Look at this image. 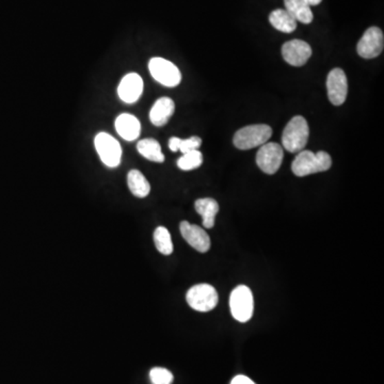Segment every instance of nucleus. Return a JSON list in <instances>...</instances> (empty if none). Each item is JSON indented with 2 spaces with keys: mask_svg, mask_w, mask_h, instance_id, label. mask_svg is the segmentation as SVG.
I'll list each match as a JSON object with an SVG mask.
<instances>
[{
  "mask_svg": "<svg viewBox=\"0 0 384 384\" xmlns=\"http://www.w3.org/2000/svg\"><path fill=\"white\" fill-rule=\"evenodd\" d=\"M332 166V158L327 152L320 151L313 153L311 151H301L297 155L292 164V173L299 178L311 174L326 172Z\"/></svg>",
  "mask_w": 384,
  "mask_h": 384,
  "instance_id": "1",
  "label": "nucleus"
},
{
  "mask_svg": "<svg viewBox=\"0 0 384 384\" xmlns=\"http://www.w3.org/2000/svg\"><path fill=\"white\" fill-rule=\"evenodd\" d=\"M310 128L303 116H294L285 126L282 135V145L290 153H299L303 151L308 145Z\"/></svg>",
  "mask_w": 384,
  "mask_h": 384,
  "instance_id": "2",
  "label": "nucleus"
},
{
  "mask_svg": "<svg viewBox=\"0 0 384 384\" xmlns=\"http://www.w3.org/2000/svg\"><path fill=\"white\" fill-rule=\"evenodd\" d=\"M271 135L273 129L270 126L266 124H254L240 128L239 131L235 134L233 142L237 149L247 151L268 142Z\"/></svg>",
  "mask_w": 384,
  "mask_h": 384,
  "instance_id": "3",
  "label": "nucleus"
},
{
  "mask_svg": "<svg viewBox=\"0 0 384 384\" xmlns=\"http://www.w3.org/2000/svg\"><path fill=\"white\" fill-rule=\"evenodd\" d=\"M230 308L234 319L247 323L254 312V299L251 290L246 285H239L233 290L230 297Z\"/></svg>",
  "mask_w": 384,
  "mask_h": 384,
  "instance_id": "4",
  "label": "nucleus"
},
{
  "mask_svg": "<svg viewBox=\"0 0 384 384\" xmlns=\"http://www.w3.org/2000/svg\"><path fill=\"white\" fill-rule=\"evenodd\" d=\"M188 306L195 311L206 313L213 311L219 302L218 292L209 284L192 286L186 295Z\"/></svg>",
  "mask_w": 384,
  "mask_h": 384,
  "instance_id": "5",
  "label": "nucleus"
},
{
  "mask_svg": "<svg viewBox=\"0 0 384 384\" xmlns=\"http://www.w3.org/2000/svg\"><path fill=\"white\" fill-rule=\"evenodd\" d=\"M149 70L155 81L168 88L176 87L182 81V74L178 67L164 58L156 57L149 60Z\"/></svg>",
  "mask_w": 384,
  "mask_h": 384,
  "instance_id": "6",
  "label": "nucleus"
},
{
  "mask_svg": "<svg viewBox=\"0 0 384 384\" xmlns=\"http://www.w3.org/2000/svg\"><path fill=\"white\" fill-rule=\"evenodd\" d=\"M94 145L103 164L109 168L119 166L122 158V149L116 138L109 134L100 133L95 137Z\"/></svg>",
  "mask_w": 384,
  "mask_h": 384,
  "instance_id": "7",
  "label": "nucleus"
},
{
  "mask_svg": "<svg viewBox=\"0 0 384 384\" xmlns=\"http://www.w3.org/2000/svg\"><path fill=\"white\" fill-rule=\"evenodd\" d=\"M283 152L282 145L275 142H267L259 147L256 154V164L266 174L277 173L282 164Z\"/></svg>",
  "mask_w": 384,
  "mask_h": 384,
  "instance_id": "8",
  "label": "nucleus"
},
{
  "mask_svg": "<svg viewBox=\"0 0 384 384\" xmlns=\"http://www.w3.org/2000/svg\"><path fill=\"white\" fill-rule=\"evenodd\" d=\"M383 47L384 36L381 29L370 27L359 41L356 52L364 59H372L381 54Z\"/></svg>",
  "mask_w": 384,
  "mask_h": 384,
  "instance_id": "9",
  "label": "nucleus"
},
{
  "mask_svg": "<svg viewBox=\"0 0 384 384\" xmlns=\"http://www.w3.org/2000/svg\"><path fill=\"white\" fill-rule=\"evenodd\" d=\"M328 98L334 106H341L346 102L348 94V81L343 70L337 67L330 72L327 78Z\"/></svg>",
  "mask_w": 384,
  "mask_h": 384,
  "instance_id": "10",
  "label": "nucleus"
},
{
  "mask_svg": "<svg viewBox=\"0 0 384 384\" xmlns=\"http://www.w3.org/2000/svg\"><path fill=\"white\" fill-rule=\"evenodd\" d=\"M313 50L302 40H292L282 46L283 59L292 67H303L311 58Z\"/></svg>",
  "mask_w": 384,
  "mask_h": 384,
  "instance_id": "11",
  "label": "nucleus"
},
{
  "mask_svg": "<svg viewBox=\"0 0 384 384\" xmlns=\"http://www.w3.org/2000/svg\"><path fill=\"white\" fill-rule=\"evenodd\" d=\"M180 230L184 239L193 249L201 253H206L211 249V238L206 231L203 230L201 226L191 224L188 221H183L180 222Z\"/></svg>",
  "mask_w": 384,
  "mask_h": 384,
  "instance_id": "12",
  "label": "nucleus"
},
{
  "mask_svg": "<svg viewBox=\"0 0 384 384\" xmlns=\"http://www.w3.org/2000/svg\"><path fill=\"white\" fill-rule=\"evenodd\" d=\"M143 92V81L138 74H127L123 77L118 88V94L123 102L134 104L141 98Z\"/></svg>",
  "mask_w": 384,
  "mask_h": 384,
  "instance_id": "13",
  "label": "nucleus"
},
{
  "mask_svg": "<svg viewBox=\"0 0 384 384\" xmlns=\"http://www.w3.org/2000/svg\"><path fill=\"white\" fill-rule=\"evenodd\" d=\"M175 111V104L170 98H162L157 100L149 111V120L153 125L162 127L168 123L171 116Z\"/></svg>",
  "mask_w": 384,
  "mask_h": 384,
  "instance_id": "14",
  "label": "nucleus"
},
{
  "mask_svg": "<svg viewBox=\"0 0 384 384\" xmlns=\"http://www.w3.org/2000/svg\"><path fill=\"white\" fill-rule=\"evenodd\" d=\"M116 129L126 141H134L141 133V124L133 114H122L116 120Z\"/></svg>",
  "mask_w": 384,
  "mask_h": 384,
  "instance_id": "15",
  "label": "nucleus"
},
{
  "mask_svg": "<svg viewBox=\"0 0 384 384\" xmlns=\"http://www.w3.org/2000/svg\"><path fill=\"white\" fill-rule=\"evenodd\" d=\"M195 209L203 218V226L205 228H213L215 226V218L219 211L218 202L211 198L199 199L195 201Z\"/></svg>",
  "mask_w": 384,
  "mask_h": 384,
  "instance_id": "16",
  "label": "nucleus"
},
{
  "mask_svg": "<svg viewBox=\"0 0 384 384\" xmlns=\"http://www.w3.org/2000/svg\"><path fill=\"white\" fill-rule=\"evenodd\" d=\"M285 8L297 21L302 24H311L314 19L312 9L304 0H284Z\"/></svg>",
  "mask_w": 384,
  "mask_h": 384,
  "instance_id": "17",
  "label": "nucleus"
},
{
  "mask_svg": "<svg viewBox=\"0 0 384 384\" xmlns=\"http://www.w3.org/2000/svg\"><path fill=\"white\" fill-rule=\"evenodd\" d=\"M269 23L273 28L284 34H292L297 29L296 19L286 10L277 9L273 11L269 14Z\"/></svg>",
  "mask_w": 384,
  "mask_h": 384,
  "instance_id": "18",
  "label": "nucleus"
},
{
  "mask_svg": "<svg viewBox=\"0 0 384 384\" xmlns=\"http://www.w3.org/2000/svg\"><path fill=\"white\" fill-rule=\"evenodd\" d=\"M127 185L135 197L147 198L151 192L149 180L139 170H131L127 174Z\"/></svg>",
  "mask_w": 384,
  "mask_h": 384,
  "instance_id": "19",
  "label": "nucleus"
},
{
  "mask_svg": "<svg viewBox=\"0 0 384 384\" xmlns=\"http://www.w3.org/2000/svg\"><path fill=\"white\" fill-rule=\"evenodd\" d=\"M138 152L140 153L145 158L149 159L151 162H164V155L162 151V147L158 141L153 138H147L139 141L137 145Z\"/></svg>",
  "mask_w": 384,
  "mask_h": 384,
  "instance_id": "20",
  "label": "nucleus"
},
{
  "mask_svg": "<svg viewBox=\"0 0 384 384\" xmlns=\"http://www.w3.org/2000/svg\"><path fill=\"white\" fill-rule=\"evenodd\" d=\"M202 145V139L198 136H192V137L188 138V139H180L178 137L170 138L169 140V149L172 151V152H180L185 154V153L191 152V151H195V149H199L200 147Z\"/></svg>",
  "mask_w": 384,
  "mask_h": 384,
  "instance_id": "21",
  "label": "nucleus"
},
{
  "mask_svg": "<svg viewBox=\"0 0 384 384\" xmlns=\"http://www.w3.org/2000/svg\"><path fill=\"white\" fill-rule=\"evenodd\" d=\"M154 242L156 249L164 255H170L173 252V244L168 228L158 226L154 232Z\"/></svg>",
  "mask_w": 384,
  "mask_h": 384,
  "instance_id": "22",
  "label": "nucleus"
},
{
  "mask_svg": "<svg viewBox=\"0 0 384 384\" xmlns=\"http://www.w3.org/2000/svg\"><path fill=\"white\" fill-rule=\"evenodd\" d=\"M203 164V155L199 149L185 153L178 160V167L180 170L191 171L199 168Z\"/></svg>",
  "mask_w": 384,
  "mask_h": 384,
  "instance_id": "23",
  "label": "nucleus"
},
{
  "mask_svg": "<svg viewBox=\"0 0 384 384\" xmlns=\"http://www.w3.org/2000/svg\"><path fill=\"white\" fill-rule=\"evenodd\" d=\"M149 378L153 384H171L173 375L166 368L155 367L149 372Z\"/></svg>",
  "mask_w": 384,
  "mask_h": 384,
  "instance_id": "24",
  "label": "nucleus"
},
{
  "mask_svg": "<svg viewBox=\"0 0 384 384\" xmlns=\"http://www.w3.org/2000/svg\"><path fill=\"white\" fill-rule=\"evenodd\" d=\"M231 384H255L252 381L250 378L246 377V376H236L234 379L232 380Z\"/></svg>",
  "mask_w": 384,
  "mask_h": 384,
  "instance_id": "25",
  "label": "nucleus"
},
{
  "mask_svg": "<svg viewBox=\"0 0 384 384\" xmlns=\"http://www.w3.org/2000/svg\"><path fill=\"white\" fill-rule=\"evenodd\" d=\"M304 1H306V3H308L310 7H312V6L319 5V3H321V1H323V0H304Z\"/></svg>",
  "mask_w": 384,
  "mask_h": 384,
  "instance_id": "26",
  "label": "nucleus"
}]
</instances>
